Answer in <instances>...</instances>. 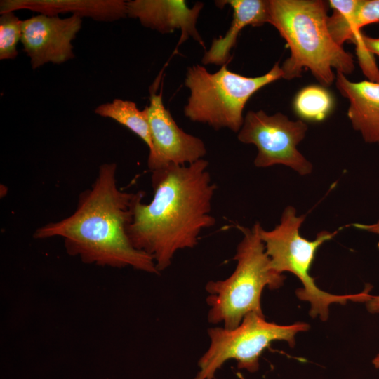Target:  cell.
<instances>
[{
    "mask_svg": "<svg viewBox=\"0 0 379 379\" xmlns=\"http://www.w3.org/2000/svg\"><path fill=\"white\" fill-rule=\"evenodd\" d=\"M81 19L39 14L22 20L21 42L33 69L74 58L72 42L81 28Z\"/></svg>",
    "mask_w": 379,
    "mask_h": 379,
    "instance_id": "10",
    "label": "cell"
},
{
    "mask_svg": "<svg viewBox=\"0 0 379 379\" xmlns=\"http://www.w3.org/2000/svg\"><path fill=\"white\" fill-rule=\"evenodd\" d=\"M308 329L309 324L303 322L291 325L268 322L256 312L246 314L234 328H209L210 345L199 361L194 379H213L217 371L230 359L237 361L238 368L255 372L260 355L272 342L285 340L293 347L295 335Z\"/></svg>",
    "mask_w": 379,
    "mask_h": 379,
    "instance_id": "7",
    "label": "cell"
},
{
    "mask_svg": "<svg viewBox=\"0 0 379 379\" xmlns=\"http://www.w3.org/2000/svg\"><path fill=\"white\" fill-rule=\"evenodd\" d=\"M357 51L365 50L371 54L379 56V38H373L362 34L361 41L356 44Z\"/></svg>",
    "mask_w": 379,
    "mask_h": 379,
    "instance_id": "21",
    "label": "cell"
},
{
    "mask_svg": "<svg viewBox=\"0 0 379 379\" xmlns=\"http://www.w3.org/2000/svg\"><path fill=\"white\" fill-rule=\"evenodd\" d=\"M268 23L286 40L291 55L281 66L283 79L301 76L308 69L324 87L354 70L351 53L332 39L327 27V3L321 0H268Z\"/></svg>",
    "mask_w": 379,
    "mask_h": 379,
    "instance_id": "3",
    "label": "cell"
},
{
    "mask_svg": "<svg viewBox=\"0 0 379 379\" xmlns=\"http://www.w3.org/2000/svg\"><path fill=\"white\" fill-rule=\"evenodd\" d=\"M379 22V0H359L354 18L357 31L368 25Z\"/></svg>",
    "mask_w": 379,
    "mask_h": 379,
    "instance_id": "19",
    "label": "cell"
},
{
    "mask_svg": "<svg viewBox=\"0 0 379 379\" xmlns=\"http://www.w3.org/2000/svg\"><path fill=\"white\" fill-rule=\"evenodd\" d=\"M335 85L350 105L347 117L353 128L361 133L364 140L379 145V82L351 81L346 75L336 72Z\"/></svg>",
    "mask_w": 379,
    "mask_h": 379,
    "instance_id": "13",
    "label": "cell"
},
{
    "mask_svg": "<svg viewBox=\"0 0 379 379\" xmlns=\"http://www.w3.org/2000/svg\"><path fill=\"white\" fill-rule=\"evenodd\" d=\"M283 77L276 63L266 74L248 77L231 72L227 65L210 73L201 65L187 69L185 85L190 94L184 114L194 122L215 130L226 128L238 133L244 124V108L249 98L265 86Z\"/></svg>",
    "mask_w": 379,
    "mask_h": 379,
    "instance_id": "5",
    "label": "cell"
},
{
    "mask_svg": "<svg viewBox=\"0 0 379 379\" xmlns=\"http://www.w3.org/2000/svg\"><path fill=\"white\" fill-rule=\"evenodd\" d=\"M359 0H330L333 12L327 18V27L333 41L340 46L347 41L355 43L361 33L354 27V18Z\"/></svg>",
    "mask_w": 379,
    "mask_h": 379,
    "instance_id": "17",
    "label": "cell"
},
{
    "mask_svg": "<svg viewBox=\"0 0 379 379\" xmlns=\"http://www.w3.org/2000/svg\"><path fill=\"white\" fill-rule=\"evenodd\" d=\"M150 91L149 103L144 109L149 127L152 146L147 166L150 171L170 165H187L196 162L206 154L204 142L185 132L175 123L163 103L162 93Z\"/></svg>",
    "mask_w": 379,
    "mask_h": 379,
    "instance_id": "9",
    "label": "cell"
},
{
    "mask_svg": "<svg viewBox=\"0 0 379 379\" xmlns=\"http://www.w3.org/2000/svg\"><path fill=\"white\" fill-rule=\"evenodd\" d=\"M204 6L197 2L189 8L182 0H133L126 1L127 16L138 19L145 27L161 34L181 31L178 47L190 37L199 43L204 48V41L196 27L197 18Z\"/></svg>",
    "mask_w": 379,
    "mask_h": 379,
    "instance_id": "11",
    "label": "cell"
},
{
    "mask_svg": "<svg viewBox=\"0 0 379 379\" xmlns=\"http://www.w3.org/2000/svg\"><path fill=\"white\" fill-rule=\"evenodd\" d=\"M202 159L187 165H170L152 171L153 197L142 203L140 191L127 227L134 248L149 255L159 272L166 269L178 251L194 248L211 214L216 185Z\"/></svg>",
    "mask_w": 379,
    "mask_h": 379,
    "instance_id": "1",
    "label": "cell"
},
{
    "mask_svg": "<svg viewBox=\"0 0 379 379\" xmlns=\"http://www.w3.org/2000/svg\"><path fill=\"white\" fill-rule=\"evenodd\" d=\"M373 364L375 368L379 369V354L373 359Z\"/></svg>",
    "mask_w": 379,
    "mask_h": 379,
    "instance_id": "22",
    "label": "cell"
},
{
    "mask_svg": "<svg viewBox=\"0 0 379 379\" xmlns=\"http://www.w3.org/2000/svg\"><path fill=\"white\" fill-rule=\"evenodd\" d=\"M351 225L359 230L379 234V220L377 222L371 225L354 223ZM366 307L368 312L372 314L379 313V295L371 296L366 302Z\"/></svg>",
    "mask_w": 379,
    "mask_h": 379,
    "instance_id": "20",
    "label": "cell"
},
{
    "mask_svg": "<svg viewBox=\"0 0 379 379\" xmlns=\"http://www.w3.org/2000/svg\"><path fill=\"white\" fill-rule=\"evenodd\" d=\"M116 163L100 166L91 187L79 197L75 211L57 222L37 228L36 239L60 237L67 253L86 264L114 268L133 267L158 274L153 258L131 244L127 227L139 192L121 190Z\"/></svg>",
    "mask_w": 379,
    "mask_h": 379,
    "instance_id": "2",
    "label": "cell"
},
{
    "mask_svg": "<svg viewBox=\"0 0 379 379\" xmlns=\"http://www.w3.org/2000/svg\"><path fill=\"white\" fill-rule=\"evenodd\" d=\"M222 8L230 5L233 10L230 27L223 37L214 39L202 58L204 65H224L231 59L230 51L235 46L239 32L248 25L261 26L268 23V0L217 1Z\"/></svg>",
    "mask_w": 379,
    "mask_h": 379,
    "instance_id": "14",
    "label": "cell"
},
{
    "mask_svg": "<svg viewBox=\"0 0 379 379\" xmlns=\"http://www.w3.org/2000/svg\"><path fill=\"white\" fill-rule=\"evenodd\" d=\"M307 128L302 120L291 121L280 112L268 115L263 110L248 111L237 138L241 142L257 147L256 167L283 164L305 175L312 172V165L297 146L304 139Z\"/></svg>",
    "mask_w": 379,
    "mask_h": 379,
    "instance_id": "8",
    "label": "cell"
},
{
    "mask_svg": "<svg viewBox=\"0 0 379 379\" xmlns=\"http://www.w3.org/2000/svg\"><path fill=\"white\" fill-rule=\"evenodd\" d=\"M305 219V215H297L295 208L288 206L283 211L280 223L269 231L261 227L260 236L270 259L271 267L281 274L289 272L295 274L303 285V288L295 292L298 298L310 302V314L312 317L319 315L322 321H326L331 304L344 305L348 300L367 302L372 295L368 293L370 288L360 293L338 295L317 286L310 274L315 253L323 243L331 239L338 232L321 231L314 240L310 241L300 234Z\"/></svg>",
    "mask_w": 379,
    "mask_h": 379,
    "instance_id": "6",
    "label": "cell"
},
{
    "mask_svg": "<svg viewBox=\"0 0 379 379\" xmlns=\"http://www.w3.org/2000/svg\"><path fill=\"white\" fill-rule=\"evenodd\" d=\"M237 227L243 238L234 257V271L225 279L210 281L206 285L208 320L214 324L222 323L227 329L238 326L248 313L264 315L260 305L263 289H277L286 278L271 267L260 236L261 225L258 222L251 228Z\"/></svg>",
    "mask_w": 379,
    "mask_h": 379,
    "instance_id": "4",
    "label": "cell"
},
{
    "mask_svg": "<svg viewBox=\"0 0 379 379\" xmlns=\"http://www.w3.org/2000/svg\"><path fill=\"white\" fill-rule=\"evenodd\" d=\"M29 10L50 16L71 13L99 22H113L127 16L123 0H1L0 13Z\"/></svg>",
    "mask_w": 379,
    "mask_h": 379,
    "instance_id": "12",
    "label": "cell"
},
{
    "mask_svg": "<svg viewBox=\"0 0 379 379\" xmlns=\"http://www.w3.org/2000/svg\"><path fill=\"white\" fill-rule=\"evenodd\" d=\"M100 117L110 118L124 126L140 138L150 149L152 140L145 109L140 110L134 102L115 98L95 109Z\"/></svg>",
    "mask_w": 379,
    "mask_h": 379,
    "instance_id": "15",
    "label": "cell"
},
{
    "mask_svg": "<svg viewBox=\"0 0 379 379\" xmlns=\"http://www.w3.org/2000/svg\"><path fill=\"white\" fill-rule=\"evenodd\" d=\"M293 109L302 119L321 121L331 112L334 99L323 86L310 85L298 92L293 100Z\"/></svg>",
    "mask_w": 379,
    "mask_h": 379,
    "instance_id": "16",
    "label": "cell"
},
{
    "mask_svg": "<svg viewBox=\"0 0 379 379\" xmlns=\"http://www.w3.org/2000/svg\"><path fill=\"white\" fill-rule=\"evenodd\" d=\"M0 14V60H13L18 55L17 45L21 41L22 20L14 12Z\"/></svg>",
    "mask_w": 379,
    "mask_h": 379,
    "instance_id": "18",
    "label": "cell"
}]
</instances>
